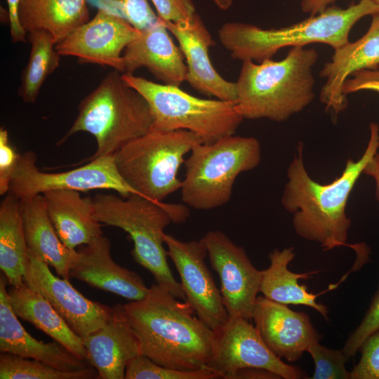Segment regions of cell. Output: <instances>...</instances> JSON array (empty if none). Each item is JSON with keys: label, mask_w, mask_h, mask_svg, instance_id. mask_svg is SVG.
Returning a JSON list of instances; mask_svg holds the SVG:
<instances>
[{"label": "cell", "mask_w": 379, "mask_h": 379, "mask_svg": "<svg viewBox=\"0 0 379 379\" xmlns=\"http://www.w3.org/2000/svg\"><path fill=\"white\" fill-rule=\"evenodd\" d=\"M31 46L28 62L22 71L18 94L26 103H34L48 78L60 65L61 55L52 35L44 29L27 33Z\"/></svg>", "instance_id": "29"}, {"label": "cell", "mask_w": 379, "mask_h": 379, "mask_svg": "<svg viewBox=\"0 0 379 379\" xmlns=\"http://www.w3.org/2000/svg\"><path fill=\"white\" fill-rule=\"evenodd\" d=\"M314 364L312 379H351L350 371L345 368L349 359L342 350H333L321 345L319 342L312 344L307 350Z\"/></svg>", "instance_id": "32"}, {"label": "cell", "mask_w": 379, "mask_h": 379, "mask_svg": "<svg viewBox=\"0 0 379 379\" xmlns=\"http://www.w3.org/2000/svg\"><path fill=\"white\" fill-rule=\"evenodd\" d=\"M140 31L126 19L99 7L95 16L55 45L61 56L77 58L80 64L109 67L123 73L122 55Z\"/></svg>", "instance_id": "14"}, {"label": "cell", "mask_w": 379, "mask_h": 379, "mask_svg": "<svg viewBox=\"0 0 379 379\" xmlns=\"http://www.w3.org/2000/svg\"><path fill=\"white\" fill-rule=\"evenodd\" d=\"M249 321L242 317L229 318L215 331L213 354L206 368L223 379L246 368L265 369L280 378H307L300 368L284 363L275 355Z\"/></svg>", "instance_id": "11"}, {"label": "cell", "mask_w": 379, "mask_h": 379, "mask_svg": "<svg viewBox=\"0 0 379 379\" xmlns=\"http://www.w3.org/2000/svg\"><path fill=\"white\" fill-rule=\"evenodd\" d=\"M379 67V12L372 15L367 32L358 40L347 42L334 50L326 62L320 77L326 79L320 92V100L325 109L336 117L347 107V98L343 93L345 81L357 72Z\"/></svg>", "instance_id": "18"}, {"label": "cell", "mask_w": 379, "mask_h": 379, "mask_svg": "<svg viewBox=\"0 0 379 379\" xmlns=\"http://www.w3.org/2000/svg\"><path fill=\"white\" fill-rule=\"evenodd\" d=\"M7 278L0 277V351L36 359L63 371L90 366L57 341L44 343L31 335L13 312L6 288Z\"/></svg>", "instance_id": "22"}, {"label": "cell", "mask_w": 379, "mask_h": 379, "mask_svg": "<svg viewBox=\"0 0 379 379\" xmlns=\"http://www.w3.org/2000/svg\"><path fill=\"white\" fill-rule=\"evenodd\" d=\"M121 77L148 103L154 118L152 129L187 130L208 144L234 135L244 119L234 102L199 98L180 86L155 83L133 74Z\"/></svg>", "instance_id": "8"}, {"label": "cell", "mask_w": 379, "mask_h": 379, "mask_svg": "<svg viewBox=\"0 0 379 379\" xmlns=\"http://www.w3.org/2000/svg\"><path fill=\"white\" fill-rule=\"evenodd\" d=\"M119 15L141 31L154 25L159 17L147 0H111Z\"/></svg>", "instance_id": "35"}, {"label": "cell", "mask_w": 379, "mask_h": 379, "mask_svg": "<svg viewBox=\"0 0 379 379\" xmlns=\"http://www.w3.org/2000/svg\"><path fill=\"white\" fill-rule=\"evenodd\" d=\"M364 174L373 178L375 185V197L379 204V152L373 156L365 167Z\"/></svg>", "instance_id": "42"}, {"label": "cell", "mask_w": 379, "mask_h": 379, "mask_svg": "<svg viewBox=\"0 0 379 379\" xmlns=\"http://www.w3.org/2000/svg\"><path fill=\"white\" fill-rule=\"evenodd\" d=\"M28 258L20 199L8 193L0 205V268L11 286L24 284Z\"/></svg>", "instance_id": "28"}, {"label": "cell", "mask_w": 379, "mask_h": 379, "mask_svg": "<svg viewBox=\"0 0 379 379\" xmlns=\"http://www.w3.org/2000/svg\"><path fill=\"white\" fill-rule=\"evenodd\" d=\"M82 340L89 364L102 379H124L128 362L142 354L139 339L121 304L112 307L103 326Z\"/></svg>", "instance_id": "20"}, {"label": "cell", "mask_w": 379, "mask_h": 379, "mask_svg": "<svg viewBox=\"0 0 379 379\" xmlns=\"http://www.w3.org/2000/svg\"><path fill=\"white\" fill-rule=\"evenodd\" d=\"M159 18L125 48L122 55L123 73L132 74L145 67L164 84L180 86L187 80V67L183 53Z\"/></svg>", "instance_id": "19"}, {"label": "cell", "mask_w": 379, "mask_h": 379, "mask_svg": "<svg viewBox=\"0 0 379 379\" xmlns=\"http://www.w3.org/2000/svg\"><path fill=\"white\" fill-rule=\"evenodd\" d=\"M123 308L139 339L142 354L177 370L206 367L213 354L215 331L186 301L180 302L155 283L145 298Z\"/></svg>", "instance_id": "2"}, {"label": "cell", "mask_w": 379, "mask_h": 379, "mask_svg": "<svg viewBox=\"0 0 379 379\" xmlns=\"http://www.w3.org/2000/svg\"><path fill=\"white\" fill-rule=\"evenodd\" d=\"M91 202L96 220L129 234L133 242V260L151 273L157 284L185 301L181 284L168 264L164 231L171 222L179 224L188 218L187 206L155 201L138 194L125 199L111 194H98Z\"/></svg>", "instance_id": "5"}, {"label": "cell", "mask_w": 379, "mask_h": 379, "mask_svg": "<svg viewBox=\"0 0 379 379\" xmlns=\"http://www.w3.org/2000/svg\"><path fill=\"white\" fill-rule=\"evenodd\" d=\"M373 2H375L376 4L379 5V0H372Z\"/></svg>", "instance_id": "44"}, {"label": "cell", "mask_w": 379, "mask_h": 379, "mask_svg": "<svg viewBox=\"0 0 379 379\" xmlns=\"http://www.w3.org/2000/svg\"><path fill=\"white\" fill-rule=\"evenodd\" d=\"M213 4L220 10H228L232 5V0H211Z\"/></svg>", "instance_id": "43"}, {"label": "cell", "mask_w": 379, "mask_h": 379, "mask_svg": "<svg viewBox=\"0 0 379 379\" xmlns=\"http://www.w3.org/2000/svg\"><path fill=\"white\" fill-rule=\"evenodd\" d=\"M88 161L70 171L46 173L37 168L36 154L27 151L20 155L8 193L19 199L55 190L78 192L112 190L124 198L138 194L119 174L114 155L102 156Z\"/></svg>", "instance_id": "10"}, {"label": "cell", "mask_w": 379, "mask_h": 379, "mask_svg": "<svg viewBox=\"0 0 379 379\" xmlns=\"http://www.w3.org/2000/svg\"><path fill=\"white\" fill-rule=\"evenodd\" d=\"M28 252L51 266L59 277L69 279L79 253L65 246L48 216L42 194L20 199Z\"/></svg>", "instance_id": "23"}, {"label": "cell", "mask_w": 379, "mask_h": 379, "mask_svg": "<svg viewBox=\"0 0 379 379\" xmlns=\"http://www.w3.org/2000/svg\"><path fill=\"white\" fill-rule=\"evenodd\" d=\"M211 265L218 274L220 293L229 318L252 319L262 270L255 268L246 251L220 230L203 237Z\"/></svg>", "instance_id": "12"}, {"label": "cell", "mask_w": 379, "mask_h": 379, "mask_svg": "<svg viewBox=\"0 0 379 379\" xmlns=\"http://www.w3.org/2000/svg\"><path fill=\"white\" fill-rule=\"evenodd\" d=\"M28 257L24 283L39 292L76 334L83 339L107 321L112 307L88 299L44 260L29 252Z\"/></svg>", "instance_id": "15"}, {"label": "cell", "mask_w": 379, "mask_h": 379, "mask_svg": "<svg viewBox=\"0 0 379 379\" xmlns=\"http://www.w3.org/2000/svg\"><path fill=\"white\" fill-rule=\"evenodd\" d=\"M1 379H92L99 378L95 368L63 371L46 363L18 355L1 352Z\"/></svg>", "instance_id": "30"}, {"label": "cell", "mask_w": 379, "mask_h": 379, "mask_svg": "<svg viewBox=\"0 0 379 379\" xmlns=\"http://www.w3.org/2000/svg\"><path fill=\"white\" fill-rule=\"evenodd\" d=\"M198 143H203L200 138L187 130L151 129L116 152L114 162L121 176L138 194L163 201L180 190L179 169L185 155Z\"/></svg>", "instance_id": "9"}, {"label": "cell", "mask_w": 379, "mask_h": 379, "mask_svg": "<svg viewBox=\"0 0 379 379\" xmlns=\"http://www.w3.org/2000/svg\"><path fill=\"white\" fill-rule=\"evenodd\" d=\"M18 18L27 33L46 30L57 44L90 20L88 0H20Z\"/></svg>", "instance_id": "27"}, {"label": "cell", "mask_w": 379, "mask_h": 379, "mask_svg": "<svg viewBox=\"0 0 379 379\" xmlns=\"http://www.w3.org/2000/svg\"><path fill=\"white\" fill-rule=\"evenodd\" d=\"M8 293L18 317L29 322L79 358L87 360L82 338L71 329L39 292L24 283L18 286H11Z\"/></svg>", "instance_id": "26"}, {"label": "cell", "mask_w": 379, "mask_h": 379, "mask_svg": "<svg viewBox=\"0 0 379 379\" xmlns=\"http://www.w3.org/2000/svg\"><path fill=\"white\" fill-rule=\"evenodd\" d=\"M314 48H290L281 60L242 61L236 81L235 107L247 119L282 122L302 112L314 98Z\"/></svg>", "instance_id": "3"}, {"label": "cell", "mask_w": 379, "mask_h": 379, "mask_svg": "<svg viewBox=\"0 0 379 379\" xmlns=\"http://www.w3.org/2000/svg\"><path fill=\"white\" fill-rule=\"evenodd\" d=\"M379 331V287L359 326L349 335L343 350L350 359L359 350L364 341Z\"/></svg>", "instance_id": "33"}, {"label": "cell", "mask_w": 379, "mask_h": 379, "mask_svg": "<svg viewBox=\"0 0 379 379\" xmlns=\"http://www.w3.org/2000/svg\"><path fill=\"white\" fill-rule=\"evenodd\" d=\"M361 358L350 371L351 379H379V331L361 345Z\"/></svg>", "instance_id": "34"}, {"label": "cell", "mask_w": 379, "mask_h": 379, "mask_svg": "<svg viewBox=\"0 0 379 379\" xmlns=\"http://www.w3.org/2000/svg\"><path fill=\"white\" fill-rule=\"evenodd\" d=\"M260 160L261 146L253 137L230 135L212 143L195 145L184 163L182 202L196 210L226 204L237 177L255 168Z\"/></svg>", "instance_id": "7"}, {"label": "cell", "mask_w": 379, "mask_h": 379, "mask_svg": "<svg viewBox=\"0 0 379 379\" xmlns=\"http://www.w3.org/2000/svg\"><path fill=\"white\" fill-rule=\"evenodd\" d=\"M20 0H6L10 34L13 43H27V33L22 28L18 18V6Z\"/></svg>", "instance_id": "39"}, {"label": "cell", "mask_w": 379, "mask_h": 379, "mask_svg": "<svg viewBox=\"0 0 379 379\" xmlns=\"http://www.w3.org/2000/svg\"><path fill=\"white\" fill-rule=\"evenodd\" d=\"M335 0H302L301 9L310 15H317L331 6Z\"/></svg>", "instance_id": "41"}, {"label": "cell", "mask_w": 379, "mask_h": 379, "mask_svg": "<svg viewBox=\"0 0 379 379\" xmlns=\"http://www.w3.org/2000/svg\"><path fill=\"white\" fill-rule=\"evenodd\" d=\"M280 378L275 373L258 368L239 369L226 376L225 379H277Z\"/></svg>", "instance_id": "40"}, {"label": "cell", "mask_w": 379, "mask_h": 379, "mask_svg": "<svg viewBox=\"0 0 379 379\" xmlns=\"http://www.w3.org/2000/svg\"><path fill=\"white\" fill-rule=\"evenodd\" d=\"M251 319L270 350L288 361L300 359L312 344L322 338L306 313L264 296L258 297Z\"/></svg>", "instance_id": "16"}, {"label": "cell", "mask_w": 379, "mask_h": 379, "mask_svg": "<svg viewBox=\"0 0 379 379\" xmlns=\"http://www.w3.org/2000/svg\"><path fill=\"white\" fill-rule=\"evenodd\" d=\"M42 196L56 232L68 248L76 249L102 235L101 223L93 215L91 199L67 190H50Z\"/></svg>", "instance_id": "24"}, {"label": "cell", "mask_w": 379, "mask_h": 379, "mask_svg": "<svg viewBox=\"0 0 379 379\" xmlns=\"http://www.w3.org/2000/svg\"><path fill=\"white\" fill-rule=\"evenodd\" d=\"M367 146L359 159H348L340 175L331 182L314 180L306 170L304 145L296 146L295 152L286 171L281 202L292 214V224L301 238L317 243L323 251L341 246L354 249L357 255L368 254L364 244H348L351 219L346 213L349 197L368 163L379 149V126L369 125Z\"/></svg>", "instance_id": "1"}, {"label": "cell", "mask_w": 379, "mask_h": 379, "mask_svg": "<svg viewBox=\"0 0 379 379\" xmlns=\"http://www.w3.org/2000/svg\"><path fill=\"white\" fill-rule=\"evenodd\" d=\"M343 86L346 96L361 91H371L379 93V67L364 69L353 74Z\"/></svg>", "instance_id": "38"}, {"label": "cell", "mask_w": 379, "mask_h": 379, "mask_svg": "<svg viewBox=\"0 0 379 379\" xmlns=\"http://www.w3.org/2000/svg\"><path fill=\"white\" fill-rule=\"evenodd\" d=\"M293 247H286L281 250L274 249L269 254L270 266L262 270L260 292L270 300L284 304L305 305L317 311L324 319H328V307L317 302V298L321 294L333 290L342 282L330 286L321 293L314 294L307 291L305 284H299L300 279H307L313 274L319 272L313 270L306 273H294L288 268V264L294 258Z\"/></svg>", "instance_id": "25"}, {"label": "cell", "mask_w": 379, "mask_h": 379, "mask_svg": "<svg viewBox=\"0 0 379 379\" xmlns=\"http://www.w3.org/2000/svg\"><path fill=\"white\" fill-rule=\"evenodd\" d=\"M125 379H216L218 375L203 368L195 371H181L159 365L144 354L132 359L127 364Z\"/></svg>", "instance_id": "31"}, {"label": "cell", "mask_w": 379, "mask_h": 379, "mask_svg": "<svg viewBox=\"0 0 379 379\" xmlns=\"http://www.w3.org/2000/svg\"><path fill=\"white\" fill-rule=\"evenodd\" d=\"M158 17L164 21L178 22L192 19L197 13L192 0H150Z\"/></svg>", "instance_id": "37"}, {"label": "cell", "mask_w": 379, "mask_h": 379, "mask_svg": "<svg viewBox=\"0 0 379 379\" xmlns=\"http://www.w3.org/2000/svg\"><path fill=\"white\" fill-rule=\"evenodd\" d=\"M167 255L179 274L185 301L197 316L214 331L229 319L220 289L205 262L208 255L202 238L182 241L171 234H164Z\"/></svg>", "instance_id": "13"}, {"label": "cell", "mask_w": 379, "mask_h": 379, "mask_svg": "<svg viewBox=\"0 0 379 379\" xmlns=\"http://www.w3.org/2000/svg\"><path fill=\"white\" fill-rule=\"evenodd\" d=\"M162 21L179 44L187 67L186 81L191 87L205 95L235 103L236 82L225 79L214 68L208 53L215 41L201 17L196 13L186 21Z\"/></svg>", "instance_id": "17"}, {"label": "cell", "mask_w": 379, "mask_h": 379, "mask_svg": "<svg viewBox=\"0 0 379 379\" xmlns=\"http://www.w3.org/2000/svg\"><path fill=\"white\" fill-rule=\"evenodd\" d=\"M78 251L79 258L70 272V277L131 301L142 299L147 295L149 287L142 278L114 261L111 243L106 237L94 238Z\"/></svg>", "instance_id": "21"}, {"label": "cell", "mask_w": 379, "mask_h": 379, "mask_svg": "<svg viewBox=\"0 0 379 379\" xmlns=\"http://www.w3.org/2000/svg\"><path fill=\"white\" fill-rule=\"evenodd\" d=\"M378 12L379 5L372 0H360L345 8L331 5L317 15L279 29L227 22L220 27L218 34L233 59L261 62L286 47L324 44L335 50L350 41V32L359 20Z\"/></svg>", "instance_id": "4"}, {"label": "cell", "mask_w": 379, "mask_h": 379, "mask_svg": "<svg viewBox=\"0 0 379 379\" xmlns=\"http://www.w3.org/2000/svg\"><path fill=\"white\" fill-rule=\"evenodd\" d=\"M77 117L60 145L78 132H86L95 139L97 149L87 161L114 155L126 144L152 128L154 118L145 99L114 70L79 105Z\"/></svg>", "instance_id": "6"}, {"label": "cell", "mask_w": 379, "mask_h": 379, "mask_svg": "<svg viewBox=\"0 0 379 379\" xmlns=\"http://www.w3.org/2000/svg\"><path fill=\"white\" fill-rule=\"evenodd\" d=\"M20 155L11 145L6 128H0V194L9 192L11 182L17 168Z\"/></svg>", "instance_id": "36"}]
</instances>
